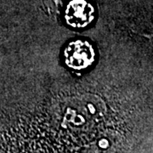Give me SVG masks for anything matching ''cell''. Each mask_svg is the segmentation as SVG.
I'll return each mask as SVG.
<instances>
[{"label":"cell","instance_id":"1","mask_svg":"<svg viewBox=\"0 0 153 153\" xmlns=\"http://www.w3.org/2000/svg\"><path fill=\"white\" fill-rule=\"evenodd\" d=\"M66 65L76 71H86L95 61V50L87 40L76 39L70 42L64 49Z\"/></svg>","mask_w":153,"mask_h":153},{"label":"cell","instance_id":"2","mask_svg":"<svg viewBox=\"0 0 153 153\" xmlns=\"http://www.w3.org/2000/svg\"><path fill=\"white\" fill-rule=\"evenodd\" d=\"M95 10L86 0H71L66 6L65 20L73 28H84L94 20Z\"/></svg>","mask_w":153,"mask_h":153}]
</instances>
